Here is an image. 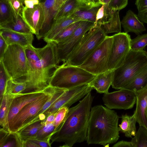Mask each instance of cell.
Here are the masks:
<instances>
[{
	"label": "cell",
	"mask_w": 147,
	"mask_h": 147,
	"mask_svg": "<svg viewBox=\"0 0 147 147\" xmlns=\"http://www.w3.org/2000/svg\"><path fill=\"white\" fill-rule=\"evenodd\" d=\"M29 63L27 75L19 80L24 82L26 87L23 94L43 90L48 87L51 77L60 62L56 44L51 42L41 48L32 45L25 48Z\"/></svg>",
	"instance_id": "cell-1"
},
{
	"label": "cell",
	"mask_w": 147,
	"mask_h": 147,
	"mask_svg": "<svg viewBox=\"0 0 147 147\" xmlns=\"http://www.w3.org/2000/svg\"><path fill=\"white\" fill-rule=\"evenodd\" d=\"M93 96L88 93L75 106L69 108L64 121L52 135L51 143H64L62 147H71L86 141L88 121Z\"/></svg>",
	"instance_id": "cell-2"
},
{
	"label": "cell",
	"mask_w": 147,
	"mask_h": 147,
	"mask_svg": "<svg viewBox=\"0 0 147 147\" xmlns=\"http://www.w3.org/2000/svg\"><path fill=\"white\" fill-rule=\"evenodd\" d=\"M119 119L115 111L102 105L91 108L87 134L88 144L105 146L116 142L119 137Z\"/></svg>",
	"instance_id": "cell-3"
},
{
	"label": "cell",
	"mask_w": 147,
	"mask_h": 147,
	"mask_svg": "<svg viewBox=\"0 0 147 147\" xmlns=\"http://www.w3.org/2000/svg\"><path fill=\"white\" fill-rule=\"evenodd\" d=\"M147 67V52L131 49L122 64L113 71L112 88H123Z\"/></svg>",
	"instance_id": "cell-4"
},
{
	"label": "cell",
	"mask_w": 147,
	"mask_h": 147,
	"mask_svg": "<svg viewBox=\"0 0 147 147\" xmlns=\"http://www.w3.org/2000/svg\"><path fill=\"white\" fill-rule=\"evenodd\" d=\"M96 76L82 68L64 63L58 66L52 74L49 85L55 87L70 89L88 84Z\"/></svg>",
	"instance_id": "cell-5"
},
{
	"label": "cell",
	"mask_w": 147,
	"mask_h": 147,
	"mask_svg": "<svg viewBox=\"0 0 147 147\" xmlns=\"http://www.w3.org/2000/svg\"><path fill=\"white\" fill-rule=\"evenodd\" d=\"M107 36L101 26L91 29L84 35L63 63L76 66L81 65Z\"/></svg>",
	"instance_id": "cell-6"
},
{
	"label": "cell",
	"mask_w": 147,
	"mask_h": 147,
	"mask_svg": "<svg viewBox=\"0 0 147 147\" xmlns=\"http://www.w3.org/2000/svg\"><path fill=\"white\" fill-rule=\"evenodd\" d=\"M0 61L12 79L22 80L28 74V61L23 47L16 44L8 45Z\"/></svg>",
	"instance_id": "cell-7"
},
{
	"label": "cell",
	"mask_w": 147,
	"mask_h": 147,
	"mask_svg": "<svg viewBox=\"0 0 147 147\" xmlns=\"http://www.w3.org/2000/svg\"><path fill=\"white\" fill-rule=\"evenodd\" d=\"M112 41V36H107L86 60L78 67L95 76L108 70V63Z\"/></svg>",
	"instance_id": "cell-8"
},
{
	"label": "cell",
	"mask_w": 147,
	"mask_h": 147,
	"mask_svg": "<svg viewBox=\"0 0 147 147\" xmlns=\"http://www.w3.org/2000/svg\"><path fill=\"white\" fill-rule=\"evenodd\" d=\"M57 88H55L51 93L24 107L3 129L11 133H16L24 128L29 121L41 109L55 92Z\"/></svg>",
	"instance_id": "cell-9"
},
{
	"label": "cell",
	"mask_w": 147,
	"mask_h": 147,
	"mask_svg": "<svg viewBox=\"0 0 147 147\" xmlns=\"http://www.w3.org/2000/svg\"><path fill=\"white\" fill-rule=\"evenodd\" d=\"M93 89L88 84H86L68 89L44 112L39 115L36 119L43 121L51 114L57 111L63 106L69 108L74 103L91 92Z\"/></svg>",
	"instance_id": "cell-10"
},
{
	"label": "cell",
	"mask_w": 147,
	"mask_h": 147,
	"mask_svg": "<svg viewBox=\"0 0 147 147\" xmlns=\"http://www.w3.org/2000/svg\"><path fill=\"white\" fill-rule=\"evenodd\" d=\"M113 41L108 63V70H114L123 63L131 49L130 35L125 32L113 36Z\"/></svg>",
	"instance_id": "cell-11"
},
{
	"label": "cell",
	"mask_w": 147,
	"mask_h": 147,
	"mask_svg": "<svg viewBox=\"0 0 147 147\" xmlns=\"http://www.w3.org/2000/svg\"><path fill=\"white\" fill-rule=\"evenodd\" d=\"M94 23L82 21L74 33L66 39L56 44L57 52L61 62H65L83 36L92 29Z\"/></svg>",
	"instance_id": "cell-12"
},
{
	"label": "cell",
	"mask_w": 147,
	"mask_h": 147,
	"mask_svg": "<svg viewBox=\"0 0 147 147\" xmlns=\"http://www.w3.org/2000/svg\"><path fill=\"white\" fill-rule=\"evenodd\" d=\"M119 90L105 94L102 98L104 105L111 109H132L136 102V93L124 89Z\"/></svg>",
	"instance_id": "cell-13"
},
{
	"label": "cell",
	"mask_w": 147,
	"mask_h": 147,
	"mask_svg": "<svg viewBox=\"0 0 147 147\" xmlns=\"http://www.w3.org/2000/svg\"><path fill=\"white\" fill-rule=\"evenodd\" d=\"M55 88V87L49 85L43 90L21 94L13 98L10 105L6 126L24 107L28 104L35 101L51 93Z\"/></svg>",
	"instance_id": "cell-14"
},
{
	"label": "cell",
	"mask_w": 147,
	"mask_h": 147,
	"mask_svg": "<svg viewBox=\"0 0 147 147\" xmlns=\"http://www.w3.org/2000/svg\"><path fill=\"white\" fill-rule=\"evenodd\" d=\"M22 17L32 33L38 36L44 21L43 8L40 2L31 7L24 6L22 12Z\"/></svg>",
	"instance_id": "cell-15"
},
{
	"label": "cell",
	"mask_w": 147,
	"mask_h": 147,
	"mask_svg": "<svg viewBox=\"0 0 147 147\" xmlns=\"http://www.w3.org/2000/svg\"><path fill=\"white\" fill-rule=\"evenodd\" d=\"M0 34L8 45L16 44L24 48L32 45L34 39L32 33H22L7 29H0Z\"/></svg>",
	"instance_id": "cell-16"
},
{
	"label": "cell",
	"mask_w": 147,
	"mask_h": 147,
	"mask_svg": "<svg viewBox=\"0 0 147 147\" xmlns=\"http://www.w3.org/2000/svg\"><path fill=\"white\" fill-rule=\"evenodd\" d=\"M57 0H41L39 2L43 8L44 21L39 34L36 36L39 40L43 38L50 30L54 22V7Z\"/></svg>",
	"instance_id": "cell-17"
},
{
	"label": "cell",
	"mask_w": 147,
	"mask_h": 147,
	"mask_svg": "<svg viewBox=\"0 0 147 147\" xmlns=\"http://www.w3.org/2000/svg\"><path fill=\"white\" fill-rule=\"evenodd\" d=\"M136 96V107L134 114L137 122L147 129V118L145 113L147 105V86L135 92Z\"/></svg>",
	"instance_id": "cell-18"
},
{
	"label": "cell",
	"mask_w": 147,
	"mask_h": 147,
	"mask_svg": "<svg viewBox=\"0 0 147 147\" xmlns=\"http://www.w3.org/2000/svg\"><path fill=\"white\" fill-rule=\"evenodd\" d=\"M125 32H134L138 35L146 30L143 23L131 10H128L121 22Z\"/></svg>",
	"instance_id": "cell-19"
},
{
	"label": "cell",
	"mask_w": 147,
	"mask_h": 147,
	"mask_svg": "<svg viewBox=\"0 0 147 147\" xmlns=\"http://www.w3.org/2000/svg\"><path fill=\"white\" fill-rule=\"evenodd\" d=\"M113 70H108L96 76L94 79L89 84L97 92L107 93L111 85Z\"/></svg>",
	"instance_id": "cell-20"
},
{
	"label": "cell",
	"mask_w": 147,
	"mask_h": 147,
	"mask_svg": "<svg viewBox=\"0 0 147 147\" xmlns=\"http://www.w3.org/2000/svg\"><path fill=\"white\" fill-rule=\"evenodd\" d=\"M78 21L69 16L55 20L50 30L43 38L44 40L47 43L49 42L57 34L64 28Z\"/></svg>",
	"instance_id": "cell-21"
},
{
	"label": "cell",
	"mask_w": 147,
	"mask_h": 147,
	"mask_svg": "<svg viewBox=\"0 0 147 147\" xmlns=\"http://www.w3.org/2000/svg\"><path fill=\"white\" fill-rule=\"evenodd\" d=\"M102 5L80 8L69 16L79 21H88L94 24L97 12Z\"/></svg>",
	"instance_id": "cell-22"
},
{
	"label": "cell",
	"mask_w": 147,
	"mask_h": 147,
	"mask_svg": "<svg viewBox=\"0 0 147 147\" xmlns=\"http://www.w3.org/2000/svg\"><path fill=\"white\" fill-rule=\"evenodd\" d=\"M86 7L89 6L81 3L79 0H67L57 12L54 18V21L62 17L69 16L79 8Z\"/></svg>",
	"instance_id": "cell-23"
},
{
	"label": "cell",
	"mask_w": 147,
	"mask_h": 147,
	"mask_svg": "<svg viewBox=\"0 0 147 147\" xmlns=\"http://www.w3.org/2000/svg\"><path fill=\"white\" fill-rule=\"evenodd\" d=\"M121 123L119 125L120 131L125 134L128 138L134 136L136 132V123L137 122L134 115L129 116L127 114L122 115L121 117Z\"/></svg>",
	"instance_id": "cell-24"
},
{
	"label": "cell",
	"mask_w": 147,
	"mask_h": 147,
	"mask_svg": "<svg viewBox=\"0 0 147 147\" xmlns=\"http://www.w3.org/2000/svg\"><path fill=\"white\" fill-rule=\"evenodd\" d=\"M121 24L119 16V11H114L101 27L106 34L121 32Z\"/></svg>",
	"instance_id": "cell-25"
},
{
	"label": "cell",
	"mask_w": 147,
	"mask_h": 147,
	"mask_svg": "<svg viewBox=\"0 0 147 147\" xmlns=\"http://www.w3.org/2000/svg\"><path fill=\"white\" fill-rule=\"evenodd\" d=\"M147 86V67L123 88L136 92Z\"/></svg>",
	"instance_id": "cell-26"
},
{
	"label": "cell",
	"mask_w": 147,
	"mask_h": 147,
	"mask_svg": "<svg viewBox=\"0 0 147 147\" xmlns=\"http://www.w3.org/2000/svg\"><path fill=\"white\" fill-rule=\"evenodd\" d=\"M26 87L24 82L10 79L7 82L3 95H10L14 98L23 94Z\"/></svg>",
	"instance_id": "cell-27"
},
{
	"label": "cell",
	"mask_w": 147,
	"mask_h": 147,
	"mask_svg": "<svg viewBox=\"0 0 147 147\" xmlns=\"http://www.w3.org/2000/svg\"><path fill=\"white\" fill-rule=\"evenodd\" d=\"M5 29L14 31L24 33H32L28 26L23 19L22 16H20L11 22L0 26V29Z\"/></svg>",
	"instance_id": "cell-28"
},
{
	"label": "cell",
	"mask_w": 147,
	"mask_h": 147,
	"mask_svg": "<svg viewBox=\"0 0 147 147\" xmlns=\"http://www.w3.org/2000/svg\"><path fill=\"white\" fill-rule=\"evenodd\" d=\"M15 19L7 0H0V26L5 25Z\"/></svg>",
	"instance_id": "cell-29"
},
{
	"label": "cell",
	"mask_w": 147,
	"mask_h": 147,
	"mask_svg": "<svg viewBox=\"0 0 147 147\" xmlns=\"http://www.w3.org/2000/svg\"><path fill=\"white\" fill-rule=\"evenodd\" d=\"M44 125L43 121H38L24 127L17 133L22 139L33 138Z\"/></svg>",
	"instance_id": "cell-30"
},
{
	"label": "cell",
	"mask_w": 147,
	"mask_h": 147,
	"mask_svg": "<svg viewBox=\"0 0 147 147\" xmlns=\"http://www.w3.org/2000/svg\"><path fill=\"white\" fill-rule=\"evenodd\" d=\"M13 98L11 96L4 95L0 102V125L2 128L3 129L5 128L7 124L9 107Z\"/></svg>",
	"instance_id": "cell-31"
},
{
	"label": "cell",
	"mask_w": 147,
	"mask_h": 147,
	"mask_svg": "<svg viewBox=\"0 0 147 147\" xmlns=\"http://www.w3.org/2000/svg\"><path fill=\"white\" fill-rule=\"evenodd\" d=\"M82 22L80 21L76 22L66 27L57 34L50 42L57 44L66 39L74 33Z\"/></svg>",
	"instance_id": "cell-32"
},
{
	"label": "cell",
	"mask_w": 147,
	"mask_h": 147,
	"mask_svg": "<svg viewBox=\"0 0 147 147\" xmlns=\"http://www.w3.org/2000/svg\"><path fill=\"white\" fill-rule=\"evenodd\" d=\"M131 142L132 147H147V129L140 126Z\"/></svg>",
	"instance_id": "cell-33"
},
{
	"label": "cell",
	"mask_w": 147,
	"mask_h": 147,
	"mask_svg": "<svg viewBox=\"0 0 147 147\" xmlns=\"http://www.w3.org/2000/svg\"><path fill=\"white\" fill-rule=\"evenodd\" d=\"M68 89L57 88L56 90L51 97L43 106L38 113L28 122L24 127L28 125L39 115L42 113L47 110L57 99L63 94Z\"/></svg>",
	"instance_id": "cell-34"
},
{
	"label": "cell",
	"mask_w": 147,
	"mask_h": 147,
	"mask_svg": "<svg viewBox=\"0 0 147 147\" xmlns=\"http://www.w3.org/2000/svg\"><path fill=\"white\" fill-rule=\"evenodd\" d=\"M55 128L53 123L45 125L38 130L33 138L50 141Z\"/></svg>",
	"instance_id": "cell-35"
},
{
	"label": "cell",
	"mask_w": 147,
	"mask_h": 147,
	"mask_svg": "<svg viewBox=\"0 0 147 147\" xmlns=\"http://www.w3.org/2000/svg\"><path fill=\"white\" fill-rule=\"evenodd\" d=\"M147 45V34H139L136 37L131 40V49L132 50H143Z\"/></svg>",
	"instance_id": "cell-36"
},
{
	"label": "cell",
	"mask_w": 147,
	"mask_h": 147,
	"mask_svg": "<svg viewBox=\"0 0 147 147\" xmlns=\"http://www.w3.org/2000/svg\"><path fill=\"white\" fill-rule=\"evenodd\" d=\"M135 5L138 18L143 23L147 24V0H136Z\"/></svg>",
	"instance_id": "cell-37"
},
{
	"label": "cell",
	"mask_w": 147,
	"mask_h": 147,
	"mask_svg": "<svg viewBox=\"0 0 147 147\" xmlns=\"http://www.w3.org/2000/svg\"><path fill=\"white\" fill-rule=\"evenodd\" d=\"M69 109V108L67 107L63 106L60 108L57 111L55 119L53 123L55 126L53 134L64 121L68 113Z\"/></svg>",
	"instance_id": "cell-38"
},
{
	"label": "cell",
	"mask_w": 147,
	"mask_h": 147,
	"mask_svg": "<svg viewBox=\"0 0 147 147\" xmlns=\"http://www.w3.org/2000/svg\"><path fill=\"white\" fill-rule=\"evenodd\" d=\"M11 79L5 70L1 61H0V101L3 98L7 81Z\"/></svg>",
	"instance_id": "cell-39"
},
{
	"label": "cell",
	"mask_w": 147,
	"mask_h": 147,
	"mask_svg": "<svg viewBox=\"0 0 147 147\" xmlns=\"http://www.w3.org/2000/svg\"><path fill=\"white\" fill-rule=\"evenodd\" d=\"M15 18L22 16L24 7V0H7Z\"/></svg>",
	"instance_id": "cell-40"
},
{
	"label": "cell",
	"mask_w": 147,
	"mask_h": 147,
	"mask_svg": "<svg viewBox=\"0 0 147 147\" xmlns=\"http://www.w3.org/2000/svg\"><path fill=\"white\" fill-rule=\"evenodd\" d=\"M128 0H111L108 5V8L110 11H119L127 5Z\"/></svg>",
	"instance_id": "cell-41"
},
{
	"label": "cell",
	"mask_w": 147,
	"mask_h": 147,
	"mask_svg": "<svg viewBox=\"0 0 147 147\" xmlns=\"http://www.w3.org/2000/svg\"><path fill=\"white\" fill-rule=\"evenodd\" d=\"M105 15V12L104 5H102L97 12L96 20L92 28L98 26H101Z\"/></svg>",
	"instance_id": "cell-42"
},
{
	"label": "cell",
	"mask_w": 147,
	"mask_h": 147,
	"mask_svg": "<svg viewBox=\"0 0 147 147\" xmlns=\"http://www.w3.org/2000/svg\"><path fill=\"white\" fill-rule=\"evenodd\" d=\"M27 139L29 141L37 145L38 147H50L52 143L50 140L37 139L34 138H29Z\"/></svg>",
	"instance_id": "cell-43"
},
{
	"label": "cell",
	"mask_w": 147,
	"mask_h": 147,
	"mask_svg": "<svg viewBox=\"0 0 147 147\" xmlns=\"http://www.w3.org/2000/svg\"><path fill=\"white\" fill-rule=\"evenodd\" d=\"M8 46L4 39L0 34V59L2 58Z\"/></svg>",
	"instance_id": "cell-44"
},
{
	"label": "cell",
	"mask_w": 147,
	"mask_h": 147,
	"mask_svg": "<svg viewBox=\"0 0 147 147\" xmlns=\"http://www.w3.org/2000/svg\"><path fill=\"white\" fill-rule=\"evenodd\" d=\"M57 111H55L51 113L45 119L43 120L44 125L53 123V122Z\"/></svg>",
	"instance_id": "cell-45"
},
{
	"label": "cell",
	"mask_w": 147,
	"mask_h": 147,
	"mask_svg": "<svg viewBox=\"0 0 147 147\" xmlns=\"http://www.w3.org/2000/svg\"><path fill=\"white\" fill-rule=\"evenodd\" d=\"M113 147H132L131 142L122 140L114 144Z\"/></svg>",
	"instance_id": "cell-46"
},
{
	"label": "cell",
	"mask_w": 147,
	"mask_h": 147,
	"mask_svg": "<svg viewBox=\"0 0 147 147\" xmlns=\"http://www.w3.org/2000/svg\"><path fill=\"white\" fill-rule=\"evenodd\" d=\"M80 2L90 7L95 6L93 0H79Z\"/></svg>",
	"instance_id": "cell-47"
},
{
	"label": "cell",
	"mask_w": 147,
	"mask_h": 147,
	"mask_svg": "<svg viewBox=\"0 0 147 147\" xmlns=\"http://www.w3.org/2000/svg\"><path fill=\"white\" fill-rule=\"evenodd\" d=\"M101 5H103L105 6H108V5L111 0H100Z\"/></svg>",
	"instance_id": "cell-48"
},
{
	"label": "cell",
	"mask_w": 147,
	"mask_h": 147,
	"mask_svg": "<svg viewBox=\"0 0 147 147\" xmlns=\"http://www.w3.org/2000/svg\"><path fill=\"white\" fill-rule=\"evenodd\" d=\"M95 6L102 5L101 4L100 0H93Z\"/></svg>",
	"instance_id": "cell-49"
},
{
	"label": "cell",
	"mask_w": 147,
	"mask_h": 147,
	"mask_svg": "<svg viewBox=\"0 0 147 147\" xmlns=\"http://www.w3.org/2000/svg\"><path fill=\"white\" fill-rule=\"evenodd\" d=\"M146 112L145 114H146V117L147 118V106H146V112Z\"/></svg>",
	"instance_id": "cell-50"
},
{
	"label": "cell",
	"mask_w": 147,
	"mask_h": 147,
	"mask_svg": "<svg viewBox=\"0 0 147 147\" xmlns=\"http://www.w3.org/2000/svg\"><path fill=\"white\" fill-rule=\"evenodd\" d=\"M39 0V1H40V0Z\"/></svg>",
	"instance_id": "cell-51"
},
{
	"label": "cell",
	"mask_w": 147,
	"mask_h": 147,
	"mask_svg": "<svg viewBox=\"0 0 147 147\" xmlns=\"http://www.w3.org/2000/svg\"><path fill=\"white\" fill-rule=\"evenodd\" d=\"M25 0H24V1Z\"/></svg>",
	"instance_id": "cell-52"
}]
</instances>
